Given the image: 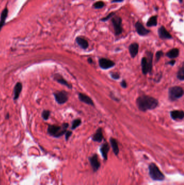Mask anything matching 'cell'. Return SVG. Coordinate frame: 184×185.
I'll use <instances>...</instances> for the list:
<instances>
[{
  "mask_svg": "<svg viewBox=\"0 0 184 185\" xmlns=\"http://www.w3.org/2000/svg\"><path fill=\"white\" fill-rule=\"evenodd\" d=\"M129 51L132 58H134L138 53L139 45L137 43L134 42L130 45L129 47Z\"/></svg>",
  "mask_w": 184,
  "mask_h": 185,
  "instance_id": "5bb4252c",
  "label": "cell"
},
{
  "mask_svg": "<svg viewBox=\"0 0 184 185\" xmlns=\"http://www.w3.org/2000/svg\"><path fill=\"white\" fill-rule=\"evenodd\" d=\"M177 78L180 81H184V63L183 64L182 66L180 68L177 74Z\"/></svg>",
  "mask_w": 184,
  "mask_h": 185,
  "instance_id": "cb8c5ba5",
  "label": "cell"
},
{
  "mask_svg": "<svg viewBox=\"0 0 184 185\" xmlns=\"http://www.w3.org/2000/svg\"><path fill=\"white\" fill-rule=\"evenodd\" d=\"M164 55V53L163 51H158L156 54H155V59H156V62H158L159 61L161 57H162Z\"/></svg>",
  "mask_w": 184,
  "mask_h": 185,
  "instance_id": "f1b7e54d",
  "label": "cell"
},
{
  "mask_svg": "<svg viewBox=\"0 0 184 185\" xmlns=\"http://www.w3.org/2000/svg\"><path fill=\"white\" fill-rule=\"evenodd\" d=\"M110 143L111 146L112 148L114 154L116 156H118L119 153V149L117 140L113 138H111L110 139Z\"/></svg>",
  "mask_w": 184,
  "mask_h": 185,
  "instance_id": "44dd1931",
  "label": "cell"
},
{
  "mask_svg": "<svg viewBox=\"0 0 184 185\" xmlns=\"http://www.w3.org/2000/svg\"><path fill=\"white\" fill-rule=\"evenodd\" d=\"M184 95V90L180 86H174L168 90V98L171 101H174Z\"/></svg>",
  "mask_w": 184,
  "mask_h": 185,
  "instance_id": "5b68a950",
  "label": "cell"
},
{
  "mask_svg": "<svg viewBox=\"0 0 184 185\" xmlns=\"http://www.w3.org/2000/svg\"><path fill=\"white\" fill-rule=\"evenodd\" d=\"M176 62V60H172L171 61H168L167 63H166V64H170V65H171L172 66H173L175 64Z\"/></svg>",
  "mask_w": 184,
  "mask_h": 185,
  "instance_id": "836d02e7",
  "label": "cell"
},
{
  "mask_svg": "<svg viewBox=\"0 0 184 185\" xmlns=\"http://www.w3.org/2000/svg\"><path fill=\"white\" fill-rule=\"evenodd\" d=\"M179 55V50L178 48H173L168 51L166 54V56L171 59H175Z\"/></svg>",
  "mask_w": 184,
  "mask_h": 185,
  "instance_id": "7402d4cb",
  "label": "cell"
},
{
  "mask_svg": "<svg viewBox=\"0 0 184 185\" xmlns=\"http://www.w3.org/2000/svg\"><path fill=\"white\" fill-rule=\"evenodd\" d=\"M162 77V73L160 72V73H159L158 74H157V75H155L154 81H155V82H157V83H158V82H159V81H160Z\"/></svg>",
  "mask_w": 184,
  "mask_h": 185,
  "instance_id": "4dcf8cb0",
  "label": "cell"
},
{
  "mask_svg": "<svg viewBox=\"0 0 184 185\" xmlns=\"http://www.w3.org/2000/svg\"><path fill=\"white\" fill-rule=\"evenodd\" d=\"M179 2L180 3H182L183 2V0H179Z\"/></svg>",
  "mask_w": 184,
  "mask_h": 185,
  "instance_id": "8d00e7d4",
  "label": "cell"
},
{
  "mask_svg": "<svg viewBox=\"0 0 184 185\" xmlns=\"http://www.w3.org/2000/svg\"><path fill=\"white\" fill-rule=\"evenodd\" d=\"M54 95L56 101L59 105H63L68 100V94L65 91L55 92Z\"/></svg>",
  "mask_w": 184,
  "mask_h": 185,
  "instance_id": "52a82bcc",
  "label": "cell"
},
{
  "mask_svg": "<svg viewBox=\"0 0 184 185\" xmlns=\"http://www.w3.org/2000/svg\"><path fill=\"white\" fill-rule=\"evenodd\" d=\"M50 112L48 110H44L43 111L42 113V116L43 119L45 120H47L50 116Z\"/></svg>",
  "mask_w": 184,
  "mask_h": 185,
  "instance_id": "83f0119b",
  "label": "cell"
},
{
  "mask_svg": "<svg viewBox=\"0 0 184 185\" xmlns=\"http://www.w3.org/2000/svg\"><path fill=\"white\" fill-rule=\"evenodd\" d=\"M89 161L92 167L93 172H96L99 170L101 166L100 161L98 159V156L97 154H93L89 158Z\"/></svg>",
  "mask_w": 184,
  "mask_h": 185,
  "instance_id": "ba28073f",
  "label": "cell"
},
{
  "mask_svg": "<svg viewBox=\"0 0 184 185\" xmlns=\"http://www.w3.org/2000/svg\"><path fill=\"white\" fill-rule=\"evenodd\" d=\"M110 75L111 78L114 80H118L120 78V75L117 73H111Z\"/></svg>",
  "mask_w": 184,
  "mask_h": 185,
  "instance_id": "f546056e",
  "label": "cell"
},
{
  "mask_svg": "<svg viewBox=\"0 0 184 185\" xmlns=\"http://www.w3.org/2000/svg\"><path fill=\"white\" fill-rule=\"evenodd\" d=\"M120 84H121V87L123 88H126L127 87V83H126V81L125 80H122Z\"/></svg>",
  "mask_w": 184,
  "mask_h": 185,
  "instance_id": "d6a6232c",
  "label": "cell"
},
{
  "mask_svg": "<svg viewBox=\"0 0 184 185\" xmlns=\"http://www.w3.org/2000/svg\"><path fill=\"white\" fill-rule=\"evenodd\" d=\"M54 80H56L57 82H59L60 84L64 85L69 89L72 88V85L70 84L67 81L65 80L62 76V75H61L60 74H55L54 76Z\"/></svg>",
  "mask_w": 184,
  "mask_h": 185,
  "instance_id": "e0dca14e",
  "label": "cell"
},
{
  "mask_svg": "<svg viewBox=\"0 0 184 185\" xmlns=\"http://www.w3.org/2000/svg\"><path fill=\"white\" fill-rule=\"evenodd\" d=\"M88 63H90V64H92L93 63V60L92 58H88Z\"/></svg>",
  "mask_w": 184,
  "mask_h": 185,
  "instance_id": "d590c367",
  "label": "cell"
},
{
  "mask_svg": "<svg viewBox=\"0 0 184 185\" xmlns=\"http://www.w3.org/2000/svg\"><path fill=\"white\" fill-rule=\"evenodd\" d=\"M124 0H112L111 3H121L123 2Z\"/></svg>",
  "mask_w": 184,
  "mask_h": 185,
  "instance_id": "e575fe53",
  "label": "cell"
},
{
  "mask_svg": "<svg viewBox=\"0 0 184 185\" xmlns=\"http://www.w3.org/2000/svg\"><path fill=\"white\" fill-rule=\"evenodd\" d=\"M114 15H116V13L115 12H111V13L109 14L107 16H106L105 17H103V18L100 19V21L106 22V21H108L110 19L112 18Z\"/></svg>",
  "mask_w": 184,
  "mask_h": 185,
  "instance_id": "4316f807",
  "label": "cell"
},
{
  "mask_svg": "<svg viewBox=\"0 0 184 185\" xmlns=\"http://www.w3.org/2000/svg\"><path fill=\"white\" fill-rule=\"evenodd\" d=\"M105 3L103 1H97L96 2H95L94 4H93L92 7L93 8L98 9L103 8L104 7Z\"/></svg>",
  "mask_w": 184,
  "mask_h": 185,
  "instance_id": "484cf974",
  "label": "cell"
},
{
  "mask_svg": "<svg viewBox=\"0 0 184 185\" xmlns=\"http://www.w3.org/2000/svg\"><path fill=\"white\" fill-rule=\"evenodd\" d=\"M76 42L77 45L83 49H87L89 47V43L87 40L81 37L76 38Z\"/></svg>",
  "mask_w": 184,
  "mask_h": 185,
  "instance_id": "ac0fdd59",
  "label": "cell"
},
{
  "mask_svg": "<svg viewBox=\"0 0 184 185\" xmlns=\"http://www.w3.org/2000/svg\"><path fill=\"white\" fill-rule=\"evenodd\" d=\"M22 89V84L20 82H17L14 89V99L16 100L18 99Z\"/></svg>",
  "mask_w": 184,
  "mask_h": 185,
  "instance_id": "ffe728a7",
  "label": "cell"
},
{
  "mask_svg": "<svg viewBox=\"0 0 184 185\" xmlns=\"http://www.w3.org/2000/svg\"><path fill=\"white\" fill-rule=\"evenodd\" d=\"M135 28L137 34L141 36H147L150 33V30L147 29L139 21L135 23Z\"/></svg>",
  "mask_w": 184,
  "mask_h": 185,
  "instance_id": "30bf717a",
  "label": "cell"
},
{
  "mask_svg": "<svg viewBox=\"0 0 184 185\" xmlns=\"http://www.w3.org/2000/svg\"><path fill=\"white\" fill-rule=\"evenodd\" d=\"M110 147L109 146V143L106 142L103 143L102 145L100 146V153L105 161H106L108 159V153L110 151Z\"/></svg>",
  "mask_w": 184,
  "mask_h": 185,
  "instance_id": "7c38bea8",
  "label": "cell"
},
{
  "mask_svg": "<svg viewBox=\"0 0 184 185\" xmlns=\"http://www.w3.org/2000/svg\"><path fill=\"white\" fill-rule=\"evenodd\" d=\"M111 22L113 25L115 35L118 36L121 35L123 32V28L122 26V18L120 16L114 15L111 18Z\"/></svg>",
  "mask_w": 184,
  "mask_h": 185,
  "instance_id": "8992f818",
  "label": "cell"
},
{
  "mask_svg": "<svg viewBox=\"0 0 184 185\" xmlns=\"http://www.w3.org/2000/svg\"><path fill=\"white\" fill-rule=\"evenodd\" d=\"M72 134V132H71V131H67V132H66V133H65L66 141H67V140H69V139L70 138V137L71 136Z\"/></svg>",
  "mask_w": 184,
  "mask_h": 185,
  "instance_id": "1f68e13d",
  "label": "cell"
},
{
  "mask_svg": "<svg viewBox=\"0 0 184 185\" xmlns=\"http://www.w3.org/2000/svg\"><path fill=\"white\" fill-rule=\"evenodd\" d=\"M149 173L152 180L155 181H163L165 176L155 163L152 162L149 165Z\"/></svg>",
  "mask_w": 184,
  "mask_h": 185,
  "instance_id": "7a4b0ae2",
  "label": "cell"
},
{
  "mask_svg": "<svg viewBox=\"0 0 184 185\" xmlns=\"http://www.w3.org/2000/svg\"><path fill=\"white\" fill-rule=\"evenodd\" d=\"M68 127L69 124L67 123L63 124L62 126L50 125L48 128V133L55 138H59L65 134Z\"/></svg>",
  "mask_w": 184,
  "mask_h": 185,
  "instance_id": "277c9868",
  "label": "cell"
},
{
  "mask_svg": "<svg viewBox=\"0 0 184 185\" xmlns=\"http://www.w3.org/2000/svg\"><path fill=\"white\" fill-rule=\"evenodd\" d=\"M93 1H94V0H93Z\"/></svg>",
  "mask_w": 184,
  "mask_h": 185,
  "instance_id": "74e56055",
  "label": "cell"
},
{
  "mask_svg": "<svg viewBox=\"0 0 184 185\" xmlns=\"http://www.w3.org/2000/svg\"><path fill=\"white\" fill-rule=\"evenodd\" d=\"M158 34L159 38L162 40H170L173 38L171 35L163 25H162L158 30Z\"/></svg>",
  "mask_w": 184,
  "mask_h": 185,
  "instance_id": "8fae6325",
  "label": "cell"
},
{
  "mask_svg": "<svg viewBox=\"0 0 184 185\" xmlns=\"http://www.w3.org/2000/svg\"><path fill=\"white\" fill-rule=\"evenodd\" d=\"M8 14V9L7 8H5L2 12L0 17V31L5 23L6 19Z\"/></svg>",
  "mask_w": 184,
  "mask_h": 185,
  "instance_id": "d6986e66",
  "label": "cell"
},
{
  "mask_svg": "<svg viewBox=\"0 0 184 185\" xmlns=\"http://www.w3.org/2000/svg\"><path fill=\"white\" fill-rule=\"evenodd\" d=\"M82 123V121L80 119H77L74 120L72 123V126H71V129L72 130H75L76 128H77L78 127L80 126V125Z\"/></svg>",
  "mask_w": 184,
  "mask_h": 185,
  "instance_id": "d4e9b609",
  "label": "cell"
},
{
  "mask_svg": "<svg viewBox=\"0 0 184 185\" xmlns=\"http://www.w3.org/2000/svg\"><path fill=\"white\" fill-rule=\"evenodd\" d=\"M147 56L143 57L141 60V66L142 74L147 75L151 73L152 69V62H153V53L151 51L146 52Z\"/></svg>",
  "mask_w": 184,
  "mask_h": 185,
  "instance_id": "3957f363",
  "label": "cell"
},
{
  "mask_svg": "<svg viewBox=\"0 0 184 185\" xmlns=\"http://www.w3.org/2000/svg\"><path fill=\"white\" fill-rule=\"evenodd\" d=\"M99 65L102 69L106 70L114 67L115 63L110 59L101 58L99 60Z\"/></svg>",
  "mask_w": 184,
  "mask_h": 185,
  "instance_id": "9c48e42d",
  "label": "cell"
},
{
  "mask_svg": "<svg viewBox=\"0 0 184 185\" xmlns=\"http://www.w3.org/2000/svg\"><path fill=\"white\" fill-rule=\"evenodd\" d=\"M78 98H79V100L81 102H84L88 105L95 106L93 101H92V99L90 97H88V95L83 94L82 92H80L78 94Z\"/></svg>",
  "mask_w": 184,
  "mask_h": 185,
  "instance_id": "2e32d148",
  "label": "cell"
},
{
  "mask_svg": "<svg viewBox=\"0 0 184 185\" xmlns=\"http://www.w3.org/2000/svg\"><path fill=\"white\" fill-rule=\"evenodd\" d=\"M103 139H104V136H103V134L102 132V129L101 128H99L97 130L96 133L92 135V140L94 142L101 143Z\"/></svg>",
  "mask_w": 184,
  "mask_h": 185,
  "instance_id": "9a60e30c",
  "label": "cell"
},
{
  "mask_svg": "<svg viewBox=\"0 0 184 185\" xmlns=\"http://www.w3.org/2000/svg\"><path fill=\"white\" fill-rule=\"evenodd\" d=\"M172 119L174 120H183L184 118V112L183 110H174L170 112Z\"/></svg>",
  "mask_w": 184,
  "mask_h": 185,
  "instance_id": "4fadbf2b",
  "label": "cell"
},
{
  "mask_svg": "<svg viewBox=\"0 0 184 185\" xmlns=\"http://www.w3.org/2000/svg\"><path fill=\"white\" fill-rule=\"evenodd\" d=\"M138 109L142 112L154 110L159 105V101L153 97L148 95H142L138 97L136 100Z\"/></svg>",
  "mask_w": 184,
  "mask_h": 185,
  "instance_id": "6da1fadb",
  "label": "cell"
},
{
  "mask_svg": "<svg viewBox=\"0 0 184 185\" xmlns=\"http://www.w3.org/2000/svg\"><path fill=\"white\" fill-rule=\"evenodd\" d=\"M157 19H158L157 15H154V16H151L147 22V27H156L157 25H158Z\"/></svg>",
  "mask_w": 184,
  "mask_h": 185,
  "instance_id": "603a6c76",
  "label": "cell"
}]
</instances>
